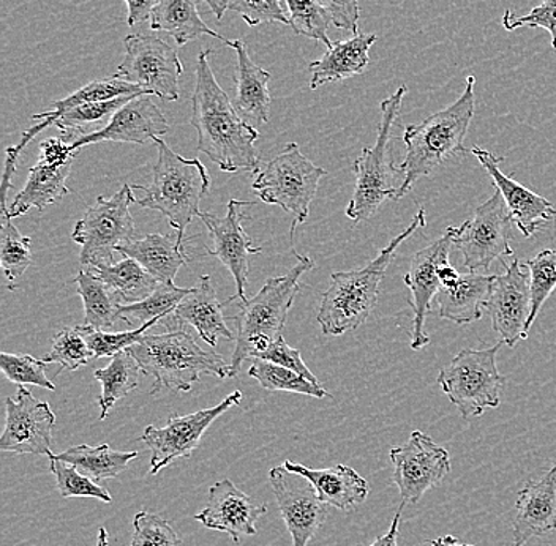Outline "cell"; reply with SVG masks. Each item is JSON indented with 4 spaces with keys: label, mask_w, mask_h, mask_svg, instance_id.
Instances as JSON below:
<instances>
[{
    "label": "cell",
    "mask_w": 556,
    "mask_h": 546,
    "mask_svg": "<svg viewBox=\"0 0 556 546\" xmlns=\"http://www.w3.org/2000/svg\"><path fill=\"white\" fill-rule=\"evenodd\" d=\"M212 51L197 59V85L191 97V127L198 134V151L225 173H260L256 141L260 131L242 119L212 72Z\"/></svg>",
    "instance_id": "6da1fadb"
},
{
    "label": "cell",
    "mask_w": 556,
    "mask_h": 546,
    "mask_svg": "<svg viewBox=\"0 0 556 546\" xmlns=\"http://www.w3.org/2000/svg\"><path fill=\"white\" fill-rule=\"evenodd\" d=\"M475 76H467L464 93L451 106L419 124L406 125L403 131L406 154L397 166L403 174L397 201L413 190L420 177L429 176L446 160L468 154L465 138L475 117Z\"/></svg>",
    "instance_id": "7a4b0ae2"
},
{
    "label": "cell",
    "mask_w": 556,
    "mask_h": 546,
    "mask_svg": "<svg viewBox=\"0 0 556 546\" xmlns=\"http://www.w3.org/2000/svg\"><path fill=\"white\" fill-rule=\"evenodd\" d=\"M426 226V211L420 207L408 228L395 236L370 264L359 270L330 275L329 290L323 294L321 307L316 316L325 335H343L367 321L377 307L382 278L388 272L399 246L412 238L417 229Z\"/></svg>",
    "instance_id": "3957f363"
},
{
    "label": "cell",
    "mask_w": 556,
    "mask_h": 546,
    "mask_svg": "<svg viewBox=\"0 0 556 546\" xmlns=\"http://www.w3.org/2000/svg\"><path fill=\"white\" fill-rule=\"evenodd\" d=\"M295 266L283 277L269 278L258 294L250 301L241 302L238 316L236 347L229 361L228 378H236L241 371L242 361L253 359L263 353L270 343L280 339L288 321L295 297L301 292L302 275L315 269V261L294 252Z\"/></svg>",
    "instance_id": "277c9868"
},
{
    "label": "cell",
    "mask_w": 556,
    "mask_h": 546,
    "mask_svg": "<svg viewBox=\"0 0 556 546\" xmlns=\"http://www.w3.org/2000/svg\"><path fill=\"white\" fill-rule=\"evenodd\" d=\"M159 160L151 186H131L141 191L139 207L156 211L177 231V240L186 243V229L201 214L200 204L211 190V177L200 158L187 160L176 154L162 138L154 139Z\"/></svg>",
    "instance_id": "5b68a950"
},
{
    "label": "cell",
    "mask_w": 556,
    "mask_h": 546,
    "mask_svg": "<svg viewBox=\"0 0 556 546\" xmlns=\"http://www.w3.org/2000/svg\"><path fill=\"white\" fill-rule=\"evenodd\" d=\"M141 367L142 373L155 379L151 395L162 391L190 392L201 376H229V364L215 351L203 350L182 329L160 335H144L127 350Z\"/></svg>",
    "instance_id": "8992f818"
},
{
    "label": "cell",
    "mask_w": 556,
    "mask_h": 546,
    "mask_svg": "<svg viewBox=\"0 0 556 546\" xmlns=\"http://www.w3.org/2000/svg\"><path fill=\"white\" fill-rule=\"evenodd\" d=\"M406 92V86H400L391 97L382 100L377 141L371 148H364L354 162L356 187L346 207V217L354 223L370 220L384 201H397L400 186H394V179L400 172L392 163L389 142Z\"/></svg>",
    "instance_id": "52a82bcc"
},
{
    "label": "cell",
    "mask_w": 556,
    "mask_h": 546,
    "mask_svg": "<svg viewBox=\"0 0 556 546\" xmlns=\"http://www.w3.org/2000/svg\"><path fill=\"white\" fill-rule=\"evenodd\" d=\"M503 342L489 350H464L438 374L444 395L465 420L498 408L507 379L496 368V354Z\"/></svg>",
    "instance_id": "ba28073f"
},
{
    "label": "cell",
    "mask_w": 556,
    "mask_h": 546,
    "mask_svg": "<svg viewBox=\"0 0 556 546\" xmlns=\"http://www.w3.org/2000/svg\"><path fill=\"white\" fill-rule=\"evenodd\" d=\"M326 174L325 169L313 165L307 156L302 155L295 142H290L258 173L253 190L263 203L280 205L293 217L291 239H294L295 226L307 220L319 180Z\"/></svg>",
    "instance_id": "9c48e42d"
},
{
    "label": "cell",
    "mask_w": 556,
    "mask_h": 546,
    "mask_svg": "<svg viewBox=\"0 0 556 546\" xmlns=\"http://www.w3.org/2000/svg\"><path fill=\"white\" fill-rule=\"evenodd\" d=\"M137 203L131 186H124L111 198L99 196L75 225L72 239L81 245L83 266L114 264V252L137 240L130 205Z\"/></svg>",
    "instance_id": "30bf717a"
},
{
    "label": "cell",
    "mask_w": 556,
    "mask_h": 546,
    "mask_svg": "<svg viewBox=\"0 0 556 546\" xmlns=\"http://www.w3.org/2000/svg\"><path fill=\"white\" fill-rule=\"evenodd\" d=\"M124 61L113 76L148 90L163 102L179 100L182 62L176 48L156 35L130 34L124 38Z\"/></svg>",
    "instance_id": "8fae6325"
},
{
    "label": "cell",
    "mask_w": 556,
    "mask_h": 546,
    "mask_svg": "<svg viewBox=\"0 0 556 546\" xmlns=\"http://www.w3.org/2000/svg\"><path fill=\"white\" fill-rule=\"evenodd\" d=\"M513 223L502 193L496 191L464 225L450 226L452 245L464 255V266L469 272L489 270L493 261L513 256L509 245Z\"/></svg>",
    "instance_id": "7c38bea8"
},
{
    "label": "cell",
    "mask_w": 556,
    "mask_h": 546,
    "mask_svg": "<svg viewBox=\"0 0 556 546\" xmlns=\"http://www.w3.org/2000/svg\"><path fill=\"white\" fill-rule=\"evenodd\" d=\"M394 466L400 506L417 504L429 490L440 485L451 472V457L446 448L434 443L429 434L413 431L409 440L389 454Z\"/></svg>",
    "instance_id": "4fadbf2b"
},
{
    "label": "cell",
    "mask_w": 556,
    "mask_h": 546,
    "mask_svg": "<svg viewBox=\"0 0 556 546\" xmlns=\"http://www.w3.org/2000/svg\"><path fill=\"white\" fill-rule=\"evenodd\" d=\"M242 392L236 391L214 408L198 410L187 416H172L163 428L149 426L142 433L141 441L151 450V468L149 475L159 474L166 466L177 458H190L197 450L207 428L228 412L232 406L239 405Z\"/></svg>",
    "instance_id": "5bb4252c"
},
{
    "label": "cell",
    "mask_w": 556,
    "mask_h": 546,
    "mask_svg": "<svg viewBox=\"0 0 556 546\" xmlns=\"http://www.w3.org/2000/svg\"><path fill=\"white\" fill-rule=\"evenodd\" d=\"M255 205L253 201L231 200L228 203L226 217L201 212L198 218L206 225L211 234L212 246L207 250L208 255L217 257L222 264L235 277L238 292L231 299L224 302L225 305L232 301L245 302V288L249 283L250 257L263 252L261 246H253V240L243 229V221L249 220L245 207Z\"/></svg>",
    "instance_id": "9a60e30c"
},
{
    "label": "cell",
    "mask_w": 556,
    "mask_h": 546,
    "mask_svg": "<svg viewBox=\"0 0 556 546\" xmlns=\"http://www.w3.org/2000/svg\"><path fill=\"white\" fill-rule=\"evenodd\" d=\"M5 431L0 437V450L17 455H52L55 416L47 402H40L26 385H20L16 398L5 399Z\"/></svg>",
    "instance_id": "2e32d148"
},
{
    "label": "cell",
    "mask_w": 556,
    "mask_h": 546,
    "mask_svg": "<svg viewBox=\"0 0 556 546\" xmlns=\"http://www.w3.org/2000/svg\"><path fill=\"white\" fill-rule=\"evenodd\" d=\"M269 485L293 538V546H307L325 524L328 506L318 499L316 490L307 479L288 471L285 466L270 469Z\"/></svg>",
    "instance_id": "e0dca14e"
},
{
    "label": "cell",
    "mask_w": 556,
    "mask_h": 546,
    "mask_svg": "<svg viewBox=\"0 0 556 546\" xmlns=\"http://www.w3.org/2000/svg\"><path fill=\"white\" fill-rule=\"evenodd\" d=\"M504 274L496 275L486 312L492 318L493 330L509 347L528 339V319L531 313L530 272H523V264L503 261Z\"/></svg>",
    "instance_id": "ac0fdd59"
},
{
    "label": "cell",
    "mask_w": 556,
    "mask_h": 546,
    "mask_svg": "<svg viewBox=\"0 0 556 546\" xmlns=\"http://www.w3.org/2000/svg\"><path fill=\"white\" fill-rule=\"evenodd\" d=\"M452 232L450 228L443 238L434 240L426 249L413 256L409 270L405 274L406 288L412 292L409 305L413 308L412 350L419 351L430 343L426 332V319L432 312V302L443 284L438 277L441 264L450 263L452 250Z\"/></svg>",
    "instance_id": "d6986e66"
},
{
    "label": "cell",
    "mask_w": 556,
    "mask_h": 546,
    "mask_svg": "<svg viewBox=\"0 0 556 546\" xmlns=\"http://www.w3.org/2000/svg\"><path fill=\"white\" fill-rule=\"evenodd\" d=\"M266 513L267 506L256 503L226 479L208 488L207 506L194 515V520L207 530L226 532L239 544L242 535H256V523Z\"/></svg>",
    "instance_id": "ffe728a7"
},
{
    "label": "cell",
    "mask_w": 556,
    "mask_h": 546,
    "mask_svg": "<svg viewBox=\"0 0 556 546\" xmlns=\"http://www.w3.org/2000/svg\"><path fill=\"white\" fill-rule=\"evenodd\" d=\"M471 154L478 158L482 168L492 177L493 187L502 193L504 203L510 218L525 238H533L545 223L554 221L556 217L555 205L545 198L539 196L534 191L516 182L513 177L506 176L500 169L503 156H495L484 148L475 145Z\"/></svg>",
    "instance_id": "44dd1931"
},
{
    "label": "cell",
    "mask_w": 556,
    "mask_h": 546,
    "mask_svg": "<svg viewBox=\"0 0 556 546\" xmlns=\"http://www.w3.org/2000/svg\"><path fill=\"white\" fill-rule=\"evenodd\" d=\"M152 96H138L122 106L111 120L96 134L76 139L73 148L79 149L99 142H131L148 144L169 131L168 120L151 99Z\"/></svg>",
    "instance_id": "7402d4cb"
},
{
    "label": "cell",
    "mask_w": 556,
    "mask_h": 546,
    "mask_svg": "<svg viewBox=\"0 0 556 546\" xmlns=\"http://www.w3.org/2000/svg\"><path fill=\"white\" fill-rule=\"evenodd\" d=\"M556 531V462L541 479L530 480L520 490L514 518L513 546Z\"/></svg>",
    "instance_id": "603a6c76"
},
{
    "label": "cell",
    "mask_w": 556,
    "mask_h": 546,
    "mask_svg": "<svg viewBox=\"0 0 556 546\" xmlns=\"http://www.w3.org/2000/svg\"><path fill=\"white\" fill-rule=\"evenodd\" d=\"M169 322H176L179 327H194L198 335L211 347L217 346L220 339L236 342V337L226 326L224 304L218 302L211 275H201L198 283L174 309Z\"/></svg>",
    "instance_id": "cb8c5ba5"
},
{
    "label": "cell",
    "mask_w": 556,
    "mask_h": 546,
    "mask_svg": "<svg viewBox=\"0 0 556 546\" xmlns=\"http://www.w3.org/2000/svg\"><path fill=\"white\" fill-rule=\"evenodd\" d=\"M283 466L288 471L307 479L323 504L343 512L363 504L370 492L367 480L350 466L336 465L328 469H311L291 460L285 461Z\"/></svg>",
    "instance_id": "d4e9b609"
},
{
    "label": "cell",
    "mask_w": 556,
    "mask_h": 546,
    "mask_svg": "<svg viewBox=\"0 0 556 546\" xmlns=\"http://www.w3.org/2000/svg\"><path fill=\"white\" fill-rule=\"evenodd\" d=\"M375 34H354L348 40L332 41L325 54L311 62V89L363 75L370 64V48L377 43Z\"/></svg>",
    "instance_id": "484cf974"
},
{
    "label": "cell",
    "mask_w": 556,
    "mask_h": 546,
    "mask_svg": "<svg viewBox=\"0 0 556 546\" xmlns=\"http://www.w3.org/2000/svg\"><path fill=\"white\" fill-rule=\"evenodd\" d=\"M130 96H151V93L142 89V87L131 85V82L124 81V79L116 78V76L89 82V85L83 86L81 89L76 90V92L70 93L65 99L52 103V110L34 114L33 120H38L37 124L30 127L29 130L24 131L20 142L13 145V149H15L17 154H21L24 148H27V144H29L38 134H41V131L54 125L59 117L64 116V114L68 113L73 107H78L86 103L110 102V100Z\"/></svg>",
    "instance_id": "4316f807"
},
{
    "label": "cell",
    "mask_w": 556,
    "mask_h": 546,
    "mask_svg": "<svg viewBox=\"0 0 556 546\" xmlns=\"http://www.w3.org/2000/svg\"><path fill=\"white\" fill-rule=\"evenodd\" d=\"M225 45L238 54L236 110L250 125L267 124L270 113V73L253 62L242 40H226Z\"/></svg>",
    "instance_id": "83f0119b"
},
{
    "label": "cell",
    "mask_w": 556,
    "mask_h": 546,
    "mask_svg": "<svg viewBox=\"0 0 556 546\" xmlns=\"http://www.w3.org/2000/svg\"><path fill=\"white\" fill-rule=\"evenodd\" d=\"M496 275L468 274L437 294L438 315L455 325H471L484 315Z\"/></svg>",
    "instance_id": "f1b7e54d"
},
{
    "label": "cell",
    "mask_w": 556,
    "mask_h": 546,
    "mask_svg": "<svg viewBox=\"0 0 556 546\" xmlns=\"http://www.w3.org/2000/svg\"><path fill=\"white\" fill-rule=\"evenodd\" d=\"M72 162L51 163L47 160H38L37 165L30 168L29 179L23 190L16 194L10 204V218H17L27 214L30 208L45 211L48 205L58 203L67 196V179L72 172Z\"/></svg>",
    "instance_id": "f546056e"
},
{
    "label": "cell",
    "mask_w": 556,
    "mask_h": 546,
    "mask_svg": "<svg viewBox=\"0 0 556 546\" xmlns=\"http://www.w3.org/2000/svg\"><path fill=\"white\" fill-rule=\"evenodd\" d=\"M117 253L137 261L159 283H174L180 267L190 263L186 243L172 236L148 234L121 246Z\"/></svg>",
    "instance_id": "4dcf8cb0"
},
{
    "label": "cell",
    "mask_w": 556,
    "mask_h": 546,
    "mask_svg": "<svg viewBox=\"0 0 556 546\" xmlns=\"http://www.w3.org/2000/svg\"><path fill=\"white\" fill-rule=\"evenodd\" d=\"M151 30L174 38L177 47H186L198 37L208 35L226 43V38L204 23L194 0H160L151 17Z\"/></svg>",
    "instance_id": "1f68e13d"
},
{
    "label": "cell",
    "mask_w": 556,
    "mask_h": 546,
    "mask_svg": "<svg viewBox=\"0 0 556 546\" xmlns=\"http://www.w3.org/2000/svg\"><path fill=\"white\" fill-rule=\"evenodd\" d=\"M50 457L68 462L87 478L102 482V480L116 479L122 474L128 465L138 458V452L114 450L108 444L97 445V447L83 444L70 447L62 454H52Z\"/></svg>",
    "instance_id": "d6a6232c"
},
{
    "label": "cell",
    "mask_w": 556,
    "mask_h": 546,
    "mask_svg": "<svg viewBox=\"0 0 556 546\" xmlns=\"http://www.w3.org/2000/svg\"><path fill=\"white\" fill-rule=\"evenodd\" d=\"M87 269L106 283V287L117 295L121 304H137L144 301L159 284V281L131 257H124L117 264H93L87 266Z\"/></svg>",
    "instance_id": "836d02e7"
},
{
    "label": "cell",
    "mask_w": 556,
    "mask_h": 546,
    "mask_svg": "<svg viewBox=\"0 0 556 546\" xmlns=\"http://www.w3.org/2000/svg\"><path fill=\"white\" fill-rule=\"evenodd\" d=\"M76 294L85 304V326L106 332L121 321V301L104 281L89 269L75 278Z\"/></svg>",
    "instance_id": "e575fe53"
},
{
    "label": "cell",
    "mask_w": 556,
    "mask_h": 546,
    "mask_svg": "<svg viewBox=\"0 0 556 546\" xmlns=\"http://www.w3.org/2000/svg\"><path fill=\"white\" fill-rule=\"evenodd\" d=\"M141 373V367L128 351L111 357L110 365L103 370H96L93 378L103 388L99 398L100 420L106 419L111 408L138 388Z\"/></svg>",
    "instance_id": "d590c367"
},
{
    "label": "cell",
    "mask_w": 556,
    "mask_h": 546,
    "mask_svg": "<svg viewBox=\"0 0 556 546\" xmlns=\"http://www.w3.org/2000/svg\"><path fill=\"white\" fill-rule=\"evenodd\" d=\"M135 97L138 96L121 97V99L110 100V102L81 104L59 117L54 125L61 131V138L73 144L76 139L102 130L100 125L110 122L111 117Z\"/></svg>",
    "instance_id": "8d00e7d4"
},
{
    "label": "cell",
    "mask_w": 556,
    "mask_h": 546,
    "mask_svg": "<svg viewBox=\"0 0 556 546\" xmlns=\"http://www.w3.org/2000/svg\"><path fill=\"white\" fill-rule=\"evenodd\" d=\"M191 288H179L174 283H159L154 292L137 304H121V321L131 327H141L154 319L172 316Z\"/></svg>",
    "instance_id": "74e56055"
},
{
    "label": "cell",
    "mask_w": 556,
    "mask_h": 546,
    "mask_svg": "<svg viewBox=\"0 0 556 546\" xmlns=\"http://www.w3.org/2000/svg\"><path fill=\"white\" fill-rule=\"evenodd\" d=\"M33 240L21 234L10 218L7 200L0 204V261L2 270L10 281H15L33 264Z\"/></svg>",
    "instance_id": "f35d334b"
},
{
    "label": "cell",
    "mask_w": 556,
    "mask_h": 546,
    "mask_svg": "<svg viewBox=\"0 0 556 546\" xmlns=\"http://www.w3.org/2000/svg\"><path fill=\"white\" fill-rule=\"evenodd\" d=\"M249 374L260 382L261 388L273 392H293L312 398H328L329 393L321 384H313L307 378L280 365L253 357Z\"/></svg>",
    "instance_id": "ab89813d"
},
{
    "label": "cell",
    "mask_w": 556,
    "mask_h": 546,
    "mask_svg": "<svg viewBox=\"0 0 556 546\" xmlns=\"http://www.w3.org/2000/svg\"><path fill=\"white\" fill-rule=\"evenodd\" d=\"M530 270L531 313L528 319V332L536 322L542 305L551 297L556 288V249L542 250L533 259L525 261Z\"/></svg>",
    "instance_id": "60d3db41"
},
{
    "label": "cell",
    "mask_w": 556,
    "mask_h": 546,
    "mask_svg": "<svg viewBox=\"0 0 556 546\" xmlns=\"http://www.w3.org/2000/svg\"><path fill=\"white\" fill-rule=\"evenodd\" d=\"M290 16V27L295 35H304L312 40L321 41L330 47L329 26L330 16L318 0H285Z\"/></svg>",
    "instance_id": "b9f144b4"
},
{
    "label": "cell",
    "mask_w": 556,
    "mask_h": 546,
    "mask_svg": "<svg viewBox=\"0 0 556 546\" xmlns=\"http://www.w3.org/2000/svg\"><path fill=\"white\" fill-rule=\"evenodd\" d=\"M93 357L92 350L87 344L85 337L79 332L78 326L67 327L61 330L52 339L50 353L43 357L47 364H58L61 371H76Z\"/></svg>",
    "instance_id": "7bdbcfd3"
},
{
    "label": "cell",
    "mask_w": 556,
    "mask_h": 546,
    "mask_svg": "<svg viewBox=\"0 0 556 546\" xmlns=\"http://www.w3.org/2000/svg\"><path fill=\"white\" fill-rule=\"evenodd\" d=\"M50 461L51 472L55 475V483H58L59 495L64 499L92 497V499L102 500L104 504L113 503V496L106 490L102 488L96 480L83 474L75 466L52 457H50Z\"/></svg>",
    "instance_id": "ee69618b"
},
{
    "label": "cell",
    "mask_w": 556,
    "mask_h": 546,
    "mask_svg": "<svg viewBox=\"0 0 556 546\" xmlns=\"http://www.w3.org/2000/svg\"><path fill=\"white\" fill-rule=\"evenodd\" d=\"M160 319L148 322V325L137 327V329L127 330V332L108 333L104 330H96L92 327L78 326L79 332L85 337L87 344L92 350L96 359L103 357H114L116 354L130 350L131 346L144 339L146 330L149 327L159 325Z\"/></svg>",
    "instance_id": "f6af8a7d"
},
{
    "label": "cell",
    "mask_w": 556,
    "mask_h": 546,
    "mask_svg": "<svg viewBox=\"0 0 556 546\" xmlns=\"http://www.w3.org/2000/svg\"><path fill=\"white\" fill-rule=\"evenodd\" d=\"M47 361L37 360L29 354L0 353V370L9 381L52 392L55 391V385L47 378Z\"/></svg>",
    "instance_id": "bcb514c9"
},
{
    "label": "cell",
    "mask_w": 556,
    "mask_h": 546,
    "mask_svg": "<svg viewBox=\"0 0 556 546\" xmlns=\"http://www.w3.org/2000/svg\"><path fill=\"white\" fill-rule=\"evenodd\" d=\"M130 546H180V538L168 520L160 515L139 512L134 518Z\"/></svg>",
    "instance_id": "7dc6e473"
},
{
    "label": "cell",
    "mask_w": 556,
    "mask_h": 546,
    "mask_svg": "<svg viewBox=\"0 0 556 546\" xmlns=\"http://www.w3.org/2000/svg\"><path fill=\"white\" fill-rule=\"evenodd\" d=\"M228 10L238 13L250 27L270 23L290 26V16L283 0H231Z\"/></svg>",
    "instance_id": "c3c4849f"
},
{
    "label": "cell",
    "mask_w": 556,
    "mask_h": 546,
    "mask_svg": "<svg viewBox=\"0 0 556 546\" xmlns=\"http://www.w3.org/2000/svg\"><path fill=\"white\" fill-rule=\"evenodd\" d=\"M502 23L504 29L509 33L521 27H530V29L541 27L551 34L552 48L556 50V0H541V3L525 16H516L510 10H506Z\"/></svg>",
    "instance_id": "681fc988"
},
{
    "label": "cell",
    "mask_w": 556,
    "mask_h": 546,
    "mask_svg": "<svg viewBox=\"0 0 556 546\" xmlns=\"http://www.w3.org/2000/svg\"><path fill=\"white\" fill-rule=\"evenodd\" d=\"M256 359L273 361V364L280 365V367L288 368V370H293L295 373L304 376V378H307L313 384H319L316 376L308 370L307 365L302 360L301 351L291 347L290 344L285 342L283 337L270 343L263 353L256 356Z\"/></svg>",
    "instance_id": "f907efd6"
},
{
    "label": "cell",
    "mask_w": 556,
    "mask_h": 546,
    "mask_svg": "<svg viewBox=\"0 0 556 546\" xmlns=\"http://www.w3.org/2000/svg\"><path fill=\"white\" fill-rule=\"evenodd\" d=\"M337 29L359 34V0H318Z\"/></svg>",
    "instance_id": "816d5d0a"
},
{
    "label": "cell",
    "mask_w": 556,
    "mask_h": 546,
    "mask_svg": "<svg viewBox=\"0 0 556 546\" xmlns=\"http://www.w3.org/2000/svg\"><path fill=\"white\" fill-rule=\"evenodd\" d=\"M128 9L127 24L130 27L137 24L151 21L152 13L155 7L159 5L160 0H125Z\"/></svg>",
    "instance_id": "f5cc1de1"
},
{
    "label": "cell",
    "mask_w": 556,
    "mask_h": 546,
    "mask_svg": "<svg viewBox=\"0 0 556 546\" xmlns=\"http://www.w3.org/2000/svg\"><path fill=\"white\" fill-rule=\"evenodd\" d=\"M402 510L403 506H400L389 531L384 535H378L370 546H399V528L400 520H402Z\"/></svg>",
    "instance_id": "db71d44e"
},
{
    "label": "cell",
    "mask_w": 556,
    "mask_h": 546,
    "mask_svg": "<svg viewBox=\"0 0 556 546\" xmlns=\"http://www.w3.org/2000/svg\"><path fill=\"white\" fill-rule=\"evenodd\" d=\"M438 277H440L443 288L454 287V284L460 280V275H458L457 270H455L450 263L441 264L440 269H438Z\"/></svg>",
    "instance_id": "11a10c76"
},
{
    "label": "cell",
    "mask_w": 556,
    "mask_h": 546,
    "mask_svg": "<svg viewBox=\"0 0 556 546\" xmlns=\"http://www.w3.org/2000/svg\"><path fill=\"white\" fill-rule=\"evenodd\" d=\"M194 2L206 3L211 12L214 13V16L217 17L218 21H222L224 20L225 12L228 10L231 0H194Z\"/></svg>",
    "instance_id": "9f6ffc18"
},
{
    "label": "cell",
    "mask_w": 556,
    "mask_h": 546,
    "mask_svg": "<svg viewBox=\"0 0 556 546\" xmlns=\"http://www.w3.org/2000/svg\"><path fill=\"white\" fill-rule=\"evenodd\" d=\"M424 546H475L465 544V542L458 541L454 535H444V537L437 538V541L429 542V544Z\"/></svg>",
    "instance_id": "6f0895ef"
},
{
    "label": "cell",
    "mask_w": 556,
    "mask_h": 546,
    "mask_svg": "<svg viewBox=\"0 0 556 546\" xmlns=\"http://www.w3.org/2000/svg\"><path fill=\"white\" fill-rule=\"evenodd\" d=\"M97 546H110L108 542V531L103 526L99 528V534H97Z\"/></svg>",
    "instance_id": "680465c9"
}]
</instances>
